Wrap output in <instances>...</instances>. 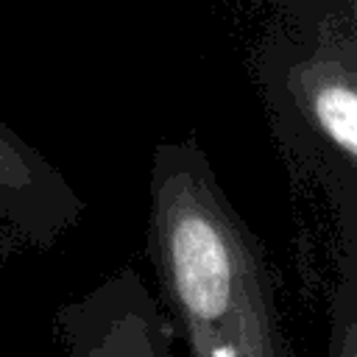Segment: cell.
Listing matches in <instances>:
<instances>
[{
	"label": "cell",
	"instance_id": "cell-1",
	"mask_svg": "<svg viewBox=\"0 0 357 357\" xmlns=\"http://www.w3.org/2000/svg\"><path fill=\"white\" fill-rule=\"evenodd\" d=\"M148 259L190 357H293L265 248L192 134L151 156Z\"/></svg>",
	"mask_w": 357,
	"mask_h": 357
},
{
	"label": "cell",
	"instance_id": "cell-2",
	"mask_svg": "<svg viewBox=\"0 0 357 357\" xmlns=\"http://www.w3.org/2000/svg\"><path fill=\"white\" fill-rule=\"evenodd\" d=\"M284 156L329 201L340 254H357V22H279L254 53Z\"/></svg>",
	"mask_w": 357,
	"mask_h": 357
},
{
	"label": "cell",
	"instance_id": "cell-3",
	"mask_svg": "<svg viewBox=\"0 0 357 357\" xmlns=\"http://www.w3.org/2000/svg\"><path fill=\"white\" fill-rule=\"evenodd\" d=\"M56 357H176V329L134 268H120L53 318Z\"/></svg>",
	"mask_w": 357,
	"mask_h": 357
},
{
	"label": "cell",
	"instance_id": "cell-4",
	"mask_svg": "<svg viewBox=\"0 0 357 357\" xmlns=\"http://www.w3.org/2000/svg\"><path fill=\"white\" fill-rule=\"evenodd\" d=\"M86 212L70 178L0 120V226L33 248H53Z\"/></svg>",
	"mask_w": 357,
	"mask_h": 357
},
{
	"label": "cell",
	"instance_id": "cell-5",
	"mask_svg": "<svg viewBox=\"0 0 357 357\" xmlns=\"http://www.w3.org/2000/svg\"><path fill=\"white\" fill-rule=\"evenodd\" d=\"M324 357H357V254L337 257V287L329 307Z\"/></svg>",
	"mask_w": 357,
	"mask_h": 357
}]
</instances>
